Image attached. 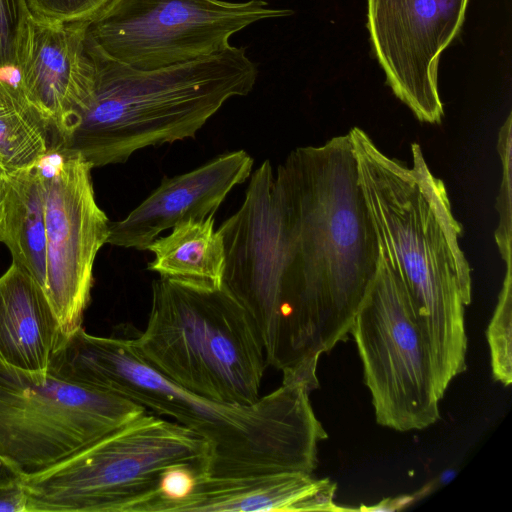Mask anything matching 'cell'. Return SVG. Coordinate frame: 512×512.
I'll return each mask as SVG.
<instances>
[{"instance_id": "6da1fadb", "label": "cell", "mask_w": 512, "mask_h": 512, "mask_svg": "<svg viewBox=\"0 0 512 512\" xmlns=\"http://www.w3.org/2000/svg\"><path fill=\"white\" fill-rule=\"evenodd\" d=\"M48 372L173 417L210 444L216 477L312 474L318 442L328 437L312 409L310 391L300 383L282 382L250 405L216 402L158 373L131 339L94 336L83 327L62 339Z\"/></svg>"}, {"instance_id": "7a4b0ae2", "label": "cell", "mask_w": 512, "mask_h": 512, "mask_svg": "<svg viewBox=\"0 0 512 512\" xmlns=\"http://www.w3.org/2000/svg\"><path fill=\"white\" fill-rule=\"evenodd\" d=\"M274 190L302 334L319 358L347 339L379 259L349 134L293 150Z\"/></svg>"}, {"instance_id": "3957f363", "label": "cell", "mask_w": 512, "mask_h": 512, "mask_svg": "<svg viewBox=\"0 0 512 512\" xmlns=\"http://www.w3.org/2000/svg\"><path fill=\"white\" fill-rule=\"evenodd\" d=\"M358 181L379 254L401 283L431 349L440 395L466 370L465 306L471 268L459 246L442 180L429 170L417 143L412 167L379 150L360 128L348 133Z\"/></svg>"}, {"instance_id": "277c9868", "label": "cell", "mask_w": 512, "mask_h": 512, "mask_svg": "<svg viewBox=\"0 0 512 512\" xmlns=\"http://www.w3.org/2000/svg\"><path fill=\"white\" fill-rule=\"evenodd\" d=\"M87 47L94 66L91 94L51 152L78 155L92 168L125 163L149 146L195 138L225 102L248 95L258 76L246 49L233 45L154 70L132 68Z\"/></svg>"}, {"instance_id": "5b68a950", "label": "cell", "mask_w": 512, "mask_h": 512, "mask_svg": "<svg viewBox=\"0 0 512 512\" xmlns=\"http://www.w3.org/2000/svg\"><path fill=\"white\" fill-rule=\"evenodd\" d=\"M131 343L158 373L204 398L241 405L260 398L264 349L249 315L223 286L154 280L147 325Z\"/></svg>"}, {"instance_id": "8992f818", "label": "cell", "mask_w": 512, "mask_h": 512, "mask_svg": "<svg viewBox=\"0 0 512 512\" xmlns=\"http://www.w3.org/2000/svg\"><path fill=\"white\" fill-rule=\"evenodd\" d=\"M194 462L211 465L210 444L145 412L57 465L23 477L28 512H131L168 467Z\"/></svg>"}, {"instance_id": "52a82bcc", "label": "cell", "mask_w": 512, "mask_h": 512, "mask_svg": "<svg viewBox=\"0 0 512 512\" xmlns=\"http://www.w3.org/2000/svg\"><path fill=\"white\" fill-rule=\"evenodd\" d=\"M145 412L121 395L0 361V456L22 477L57 465Z\"/></svg>"}, {"instance_id": "ba28073f", "label": "cell", "mask_w": 512, "mask_h": 512, "mask_svg": "<svg viewBox=\"0 0 512 512\" xmlns=\"http://www.w3.org/2000/svg\"><path fill=\"white\" fill-rule=\"evenodd\" d=\"M350 333L377 423L400 432L434 424L442 396L431 349L401 283L380 254Z\"/></svg>"}, {"instance_id": "9c48e42d", "label": "cell", "mask_w": 512, "mask_h": 512, "mask_svg": "<svg viewBox=\"0 0 512 512\" xmlns=\"http://www.w3.org/2000/svg\"><path fill=\"white\" fill-rule=\"evenodd\" d=\"M218 231L225 249L222 286L249 315L267 365L281 371L294 357L298 325L289 248L269 160L250 175L244 201Z\"/></svg>"}, {"instance_id": "30bf717a", "label": "cell", "mask_w": 512, "mask_h": 512, "mask_svg": "<svg viewBox=\"0 0 512 512\" xmlns=\"http://www.w3.org/2000/svg\"><path fill=\"white\" fill-rule=\"evenodd\" d=\"M291 13L264 0H111L85 22V35L106 57L154 70L221 53L242 29Z\"/></svg>"}, {"instance_id": "8fae6325", "label": "cell", "mask_w": 512, "mask_h": 512, "mask_svg": "<svg viewBox=\"0 0 512 512\" xmlns=\"http://www.w3.org/2000/svg\"><path fill=\"white\" fill-rule=\"evenodd\" d=\"M40 167L47 243L44 292L66 337L82 327L94 261L107 243L110 220L96 202L92 166L83 158L51 152Z\"/></svg>"}, {"instance_id": "7c38bea8", "label": "cell", "mask_w": 512, "mask_h": 512, "mask_svg": "<svg viewBox=\"0 0 512 512\" xmlns=\"http://www.w3.org/2000/svg\"><path fill=\"white\" fill-rule=\"evenodd\" d=\"M374 51L394 94L415 117L441 123V53L456 37L468 0H367Z\"/></svg>"}, {"instance_id": "4fadbf2b", "label": "cell", "mask_w": 512, "mask_h": 512, "mask_svg": "<svg viewBox=\"0 0 512 512\" xmlns=\"http://www.w3.org/2000/svg\"><path fill=\"white\" fill-rule=\"evenodd\" d=\"M253 158L228 152L161 184L124 219L109 224L107 243L147 250L161 232L189 219L214 216L228 193L252 174Z\"/></svg>"}, {"instance_id": "5bb4252c", "label": "cell", "mask_w": 512, "mask_h": 512, "mask_svg": "<svg viewBox=\"0 0 512 512\" xmlns=\"http://www.w3.org/2000/svg\"><path fill=\"white\" fill-rule=\"evenodd\" d=\"M18 72V85L49 123L54 146L91 94L94 66L85 23L33 21L27 55Z\"/></svg>"}, {"instance_id": "9a60e30c", "label": "cell", "mask_w": 512, "mask_h": 512, "mask_svg": "<svg viewBox=\"0 0 512 512\" xmlns=\"http://www.w3.org/2000/svg\"><path fill=\"white\" fill-rule=\"evenodd\" d=\"M63 337L44 290L12 262L0 276V361L26 372L46 373Z\"/></svg>"}, {"instance_id": "2e32d148", "label": "cell", "mask_w": 512, "mask_h": 512, "mask_svg": "<svg viewBox=\"0 0 512 512\" xmlns=\"http://www.w3.org/2000/svg\"><path fill=\"white\" fill-rule=\"evenodd\" d=\"M322 481L305 472L210 475L201 480L186 511L292 512L294 505Z\"/></svg>"}, {"instance_id": "e0dca14e", "label": "cell", "mask_w": 512, "mask_h": 512, "mask_svg": "<svg viewBox=\"0 0 512 512\" xmlns=\"http://www.w3.org/2000/svg\"><path fill=\"white\" fill-rule=\"evenodd\" d=\"M147 250L154 254L148 270L160 278L205 290L222 287L225 249L214 216L176 224L169 235L155 239Z\"/></svg>"}, {"instance_id": "ac0fdd59", "label": "cell", "mask_w": 512, "mask_h": 512, "mask_svg": "<svg viewBox=\"0 0 512 512\" xmlns=\"http://www.w3.org/2000/svg\"><path fill=\"white\" fill-rule=\"evenodd\" d=\"M2 243L12 262L44 290L47 243L44 190L40 163L8 175V197Z\"/></svg>"}, {"instance_id": "d6986e66", "label": "cell", "mask_w": 512, "mask_h": 512, "mask_svg": "<svg viewBox=\"0 0 512 512\" xmlns=\"http://www.w3.org/2000/svg\"><path fill=\"white\" fill-rule=\"evenodd\" d=\"M53 140L49 123L18 83L0 78V170L9 175L38 165Z\"/></svg>"}, {"instance_id": "ffe728a7", "label": "cell", "mask_w": 512, "mask_h": 512, "mask_svg": "<svg viewBox=\"0 0 512 512\" xmlns=\"http://www.w3.org/2000/svg\"><path fill=\"white\" fill-rule=\"evenodd\" d=\"M210 475L209 462L170 466L161 474L154 491L135 504L131 512H185L201 480Z\"/></svg>"}, {"instance_id": "44dd1931", "label": "cell", "mask_w": 512, "mask_h": 512, "mask_svg": "<svg viewBox=\"0 0 512 512\" xmlns=\"http://www.w3.org/2000/svg\"><path fill=\"white\" fill-rule=\"evenodd\" d=\"M512 263L506 275L493 317L488 325L487 340L494 378L505 386L512 382Z\"/></svg>"}, {"instance_id": "7402d4cb", "label": "cell", "mask_w": 512, "mask_h": 512, "mask_svg": "<svg viewBox=\"0 0 512 512\" xmlns=\"http://www.w3.org/2000/svg\"><path fill=\"white\" fill-rule=\"evenodd\" d=\"M32 26L25 0H0V70L21 67Z\"/></svg>"}, {"instance_id": "603a6c76", "label": "cell", "mask_w": 512, "mask_h": 512, "mask_svg": "<svg viewBox=\"0 0 512 512\" xmlns=\"http://www.w3.org/2000/svg\"><path fill=\"white\" fill-rule=\"evenodd\" d=\"M511 114L502 125L498 135L497 149L502 161V181L496 209L499 213V224L495 231V240L502 259L506 264L511 262Z\"/></svg>"}, {"instance_id": "cb8c5ba5", "label": "cell", "mask_w": 512, "mask_h": 512, "mask_svg": "<svg viewBox=\"0 0 512 512\" xmlns=\"http://www.w3.org/2000/svg\"><path fill=\"white\" fill-rule=\"evenodd\" d=\"M111 0H25L32 20L48 25L85 23Z\"/></svg>"}, {"instance_id": "d4e9b609", "label": "cell", "mask_w": 512, "mask_h": 512, "mask_svg": "<svg viewBox=\"0 0 512 512\" xmlns=\"http://www.w3.org/2000/svg\"><path fill=\"white\" fill-rule=\"evenodd\" d=\"M0 511L28 512V495L23 477L0 483Z\"/></svg>"}, {"instance_id": "484cf974", "label": "cell", "mask_w": 512, "mask_h": 512, "mask_svg": "<svg viewBox=\"0 0 512 512\" xmlns=\"http://www.w3.org/2000/svg\"><path fill=\"white\" fill-rule=\"evenodd\" d=\"M8 197V175L0 170V242L3 239Z\"/></svg>"}, {"instance_id": "4316f807", "label": "cell", "mask_w": 512, "mask_h": 512, "mask_svg": "<svg viewBox=\"0 0 512 512\" xmlns=\"http://www.w3.org/2000/svg\"><path fill=\"white\" fill-rule=\"evenodd\" d=\"M22 477L0 456V483H5Z\"/></svg>"}]
</instances>
